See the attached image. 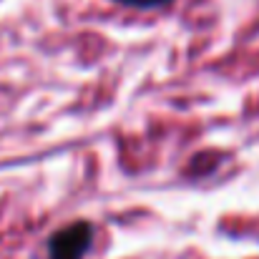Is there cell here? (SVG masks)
<instances>
[{"mask_svg": "<svg viewBox=\"0 0 259 259\" xmlns=\"http://www.w3.org/2000/svg\"><path fill=\"white\" fill-rule=\"evenodd\" d=\"M123 5H131V8H159V5H166L171 0H118Z\"/></svg>", "mask_w": 259, "mask_h": 259, "instance_id": "2", "label": "cell"}, {"mask_svg": "<svg viewBox=\"0 0 259 259\" xmlns=\"http://www.w3.org/2000/svg\"><path fill=\"white\" fill-rule=\"evenodd\" d=\"M91 242H93V227L88 222H73L51 237L48 254L51 259H83Z\"/></svg>", "mask_w": 259, "mask_h": 259, "instance_id": "1", "label": "cell"}]
</instances>
